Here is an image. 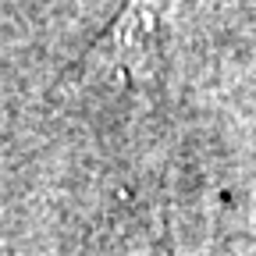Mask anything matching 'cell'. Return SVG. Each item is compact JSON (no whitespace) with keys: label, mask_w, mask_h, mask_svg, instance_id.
I'll return each instance as SVG.
<instances>
[{"label":"cell","mask_w":256,"mask_h":256,"mask_svg":"<svg viewBox=\"0 0 256 256\" xmlns=\"http://www.w3.org/2000/svg\"><path fill=\"white\" fill-rule=\"evenodd\" d=\"M174 11L178 0H124L86 54L82 68L104 82L139 86L160 68V57L174 32Z\"/></svg>","instance_id":"6da1fadb"}]
</instances>
